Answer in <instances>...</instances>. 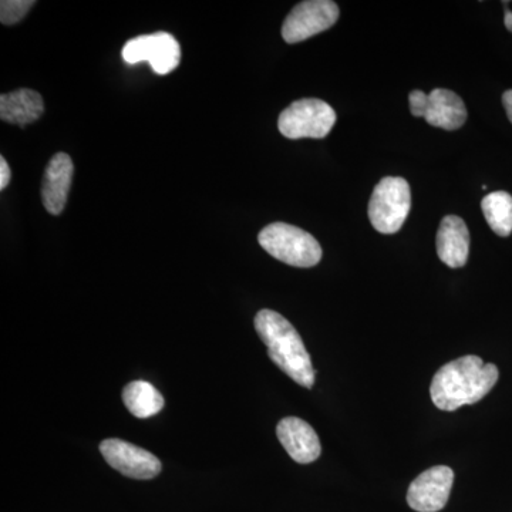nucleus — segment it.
Listing matches in <instances>:
<instances>
[{"mask_svg":"<svg viewBox=\"0 0 512 512\" xmlns=\"http://www.w3.org/2000/svg\"><path fill=\"white\" fill-rule=\"evenodd\" d=\"M412 207V192L404 178L386 177L376 185L369 202V218L380 234H396L402 229Z\"/></svg>","mask_w":512,"mask_h":512,"instance_id":"nucleus-4","label":"nucleus"},{"mask_svg":"<svg viewBox=\"0 0 512 512\" xmlns=\"http://www.w3.org/2000/svg\"><path fill=\"white\" fill-rule=\"evenodd\" d=\"M481 210H483L488 225L498 237H510L512 232V197L508 192H491L481 202Z\"/></svg>","mask_w":512,"mask_h":512,"instance_id":"nucleus-16","label":"nucleus"},{"mask_svg":"<svg viewBox=\"0 0 512 512\" xmlns=\"http://www.w3.org/2000/svg\"><path fill=\"white\" fill-rule=\"evenodd\" d=\"M123 402L128 412L137 419L156 416L164 407L163 394L158 392L153 384L144 380H136L124 387Z\"/></svg>","mask_w":512,"mask_h":512,"instance_id":"nucleus-15","label":"nucleus"},{"mask_svg":"<svg viewBox=\"0 0 512 512\" xmlns=\"http://www.w3.org/2000/svg\"><path fill=\"white\" fill-rule=\"evenodd\" d=\"M503 106L505 113H507L508 120H510L512 124V90H508V92L503 94Z\"/></svg>","mask_w":512,"mask_h":512,"instance_id":"nucleus-20","label":"nucleus"},{"mask_svg":"<svg viewBox=\"0 0 512 512\" xmlns=\"http://www.w3.org/2000/svg\"><path fill=\"white\" fill-rule=\"evenodd\" d=\"M410 111L414 117H423L424 110H426L427 94L421 90H413L409 96Z\"/></svg>","mask_w":512,"mask_h":512,"instance_id":"nucleus-18","label":"nucleus"},{"mask_svg":"<svg viewBox=\"0 0 512 512\" xmlns=\"http://www.w3.org/2000/svg\"><path fill=\"white\" fill-rule=\"evenodd\" d=\"M453 481L454 471L450 467H431L410 484L407 503L417 512H439L446 507Z\"/></svg>","mask_w":512,"mask_h":512,"instance_id":"nucleus-9","label":"nucleus"},{"mask_svg":"<svg viewBox=\"0 0 512 512\" xmlns=\"http://www.w3.org/2000/svg\"><path fill=\"white\" fill-rule=\"evenodd\" d=\"M470 254V232L466 222L456 215H447L437 232V255L450 268L467 264Z\"/></svg>","mask_w":512,"mask_h":512,"instance_id":"nucleus-12","label":"nucleus"},{"mask_svg":"<svg viewBox=\"0 0 512 512\" xmlns=\"http://www.w3.org/2000/svg\"><path fill=\"white\" fill-rule=\"evenodd\" d=\"M336 123V113L328 103L319 99H303L282 111L278 128L282 136L298 138H325Z\"/></svg>","mask_w":512,"mask_h":512,"instance_id":"nucleus-5","label":"nucleus"},{"mask_svg":"<svg viewBox=\"0 0 512 512\" xmlns=\"http://www.w3.org/2000/svg\"><path fill=\"white\" fill-rule=\"evenodd\" d=\"M45 103L35 90L19 89L0 96V119L16 126H28L42 117Z\"/></svg>","mask_w":512,"mask_h":512,"instance_id":"nucleus-14","label":"nucleus"},{"mask_svg":"<svg viewBox=\"0 0 512 512\" xmlns=\"http://www.w3.org/2000/svg\"><path fill=\"white\" fill-rule=\"evenodd\" d=\"M10 177H12V173H10L8 161L5 160V157H0V190L3 191L8 187Z\"/></svg>","mask_w":512,"mask_h":512,"instance_id":"nucleus-19","label":"nucleus"},{"mask_svg":"<svg viewBox=\"0 0 512 512\" xmlns=\"http://www.w3.org/2000/svg\"><path fill=\"white\" fill-rule=\"evenodd\" d=\"M121 55L128 64L148 62L154 72L164 76L180 64L181 47L170 33L158 32L128 40Z\"/></svg>","mask_w":512,"mask_h":512,"instance_id":"nucleus-6","label":"nucleus"},{"mask_svg":"<svg viewBox=\"0 0 512 512\" xmlns=\"http://www.w3.org/2000/svg\"><path fill=\"white\" fill-rule=\"evenodd\" d=\"M500 372L478 356H464L441 367L431 382V400L444 412L483 400L497 383Z\"/></svg>","mask_w":512,"mask_h":512,"instance_id":"nucleus-1","label":"nucleus"},{"mask_svg":"<svg viewBox=\"0 0 512 512\" xmlns=\"http://www.w3.org/2000/svg\"><path fill=\"white\" fill-rule=\"evenodd\" d=\"M74 165L66 153H57L47 164L42 183V201L52 215L62 214L72 188Z\"/></svg>","mask_w":512,"mask_h":512,"instance_id":"nucleus-11","label":"nucleus"},{"mask_svg":"<svg viewBox=\"0 0 512 512\" xmlns=\"http://www.w3.org/2000/svg\"><path fill=\"white\" fill-rule=\"evenodd\" d=\"M255 330L272 362L293 382L312 389L316 375L312 359L292 323L278 312L264 309L255 316Z\"/></svg>","mask_w":512,"mask_h":512,"instance_id":"nucleus-2","label":"nucleus"},{"mask_svg":"<svg viewBox=\"0 0 512 512\" xmlns=\"http://www.w3.org/2000/svg\"><path fill=\"white\" fill-rule=\"evenodd\" d=\"M424 120L430 126L440 127L443 130H458L466 124L467 110L464 101L458 94L446 89H434L427 94Z\"/></svg>","mask_w":512,"mask_h":512,"instance_id":"nucleus-13","label":"nucleus"},{"mask_svg":"<svg viewBox=\"0 0 512 512\" xmlns=\"http://www.w3.org/2000/svg\"><path fill=\"white\" fill-rule=\"evenodd\" d=\"M104 460L123 476L136 480H150L161 471V461L150 451L120 439L101 441Z\"/></svg>","mask_w":512,"mask_h":512,"instance_id":"nucleus-8","label":"nucleus"},{"mask_svg":"<svg viewBox=\"0 0 512 512\" xmlns=\"http://www.w3.org/2000/svg\"><path fill=\"white\" fill-rule=\"evenodd\" d=\"M258 241L269 255L296 268H312L322 259L319 242L309 232L285 222L262 229Z\"/></svg>","mask_w":512,"mask_h":512,"instance_id":"nucleus-3","label":"nucleus"},{"mask_svg":"<svg viewBox=\"0 0 512 512\" xmlns=\"http://www.w3.org/2000/svg\"><path fill=\"white\" fill-rule=\"evenodd\" d=\"M339 19V6L332 0H306L299 3L282 26L286 43L303 42L332 28Z\"/></svg>","mask_w":512,"mask_h":512,"instance_id":"nucleus-7","label":"nucleus"},{"mask_svg":"<svg viewBox=\"0 0 512 512\" xmlns=\"http://www.w3.org/2000/svg\"><path fill=\"white\" fill-rule=\"evenodd\" d=\"M278 439L286 453L299 464H309L320 456V441L311 424L299 417H285L276 427Z\"/></svg>","mask_w":512,"mask_h":512,"instance_id":"nucleus-10","label":"nucleus"},{"mask_svg":"<svg viewBox=\"0 0 512 512\" xmlns=\"http://www.w3.org/2000/svg\"><path fill=\"white\" fill-rule=\"evenodd\" d=\"M505 26H507V29L510 30L512 33V12L510 9L505 8Z\"/></svg>","mask_w":512,"mask_h":512,"instance_id":"nucleus-21","label":"nucleus"},{"mask_svg":"<svg viewBox=\"0 0 512 512\" xmlns=\"http://www.w3.org/2000/svg\"><path fill=\"white\" fill-rule=\"evenodd\" d=\"M36 5L33 0H2L0 3V22L3 25H15Z\"/></svg>","mask_w":512,"mask_h":512,"instance_id":"nucleus-17","label":"nucleus"}]
</instances>
